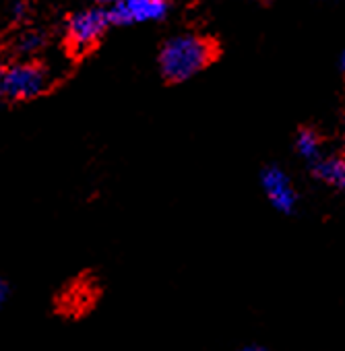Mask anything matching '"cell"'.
Masks as SVG:
<instances>
[{
  "label": "cell",
  "instance_id": "1",
  "mask_svg": "<svg viewBox=\"0 0 345 351\" xmlns=\"http://www.w3.org/2000/svg\"><path fill=\"white\" fill-rule=\"evenodd\" d=\"M213 58V48L199 36H176L165 42L159 54V66L165 79L187 81L201 73Z\"/></svg>",
  "mask_w": 345,
  "mask_h": 351
},
{
  "label": "cell",
  "instance_id": "2",
  "mask_svg": "<svg viewBox=\"0 0 345 351\" xmlns=\"http://www.w3.org/2000/svg\"><path fill=\"white\" fill-rule=\"evenodd\" d=\"M48 85H50V77L38 64L19 62L7 69H0V97L29 99L44 93Z\"/></svg>",
  "mask_w": 345,
  "mask_h": 351
},
{
  "label": "cell",
  "instance_id": "3",
  "mask_svg": "<svg viewBox=\"0 0 345 351\" xmlns=\"http://www.w3.org/2000/svg\"><path fill=\"white\" fill-rule=\"evenodd\" d=\"M112 25L110 13L104 9H85L77 13L69 23V40L77 50L91 48Z\"/></svg>",
  "mask_w": 345,
  "mask_h": 351
},
{
  "label": "cell",
  "instance_id": "4",
  "mask_svg": "<svg viewBox=\"0 0 345 351\" xmlns=\"http://www.w3.org/2000/svg\"><path fill=\"white\" fill-rule=\"evenodd\" d=\"M167 11L163 0H120L108 9L110 21L116 25H139L159 21Z\"/></svg>",
  "mask_w": 345,
  "mask_h": 351
},
{
  "label": "cell",
  "instance_id": "5",
  "mask_svg": "<svg viewBox=\"0 0 345 351\" xmlns=\"http://www.w3.org/2000/svg\"><path fill=\"white\" fill-rule=\"evenodd\" d=\"M261 186L269 199V203L281 211V213H292L296 203H298V197H296V191L287 178V173L275 165H269L261 171Z\"/></svg>",
  "mask_w": 345,
  "mask_h": 351
},
{
  "label": "cell",
  "instance_id": "6",
  "mask_svg": "<svg viewBox=\"0 0 345 351\" xmlns=\"http://www.w3.org/2000/svg\"><path fill=\"white\" fill-rule=\"evenodd\" d=\"M314 176L324 184L345 191V159L341 157H324L316 159L314 163Z\"/></svg>",
  "mask_w": 345,
  "mask_h": 351
},
{
  "label": "cell",
  "instance_id": "7",
  "mask_svg": "<svg viewBox=\"0 0 345 351\" xmlns=\"http://www.w3.org/2000/svg\"><path fill=\"white\" fill-rule=\"evenodd\" d=\"M296 151L300 153V157H304L308 161H316L320 155V141H318L316 132L302 130L296 138Z\"/></svg>",
  "mask_w": 345,
  "mask_h": 351
},
{
  "label": "cell",
  "instance_id": "8",
  "mask_svg": "<svg viewBox=\"0 0 345 351\" xmlns=\"http://www.w3.org/2000/svg\"><path fill=\"white\" fill-rule=\"evenodd\" d=\"M19 46H21L23 52H34V50H38V48L42 46V38L36 36V34H29V36H25V38L21 40Z\"/></svg>",
  "mask_w": 345,
  "mask_h": 351
},
{
  "label": "cell",
  "instance_id": "9",
  "mask_svg": "<svg viewBox=\"0 0 345 351\" xmlns=\"http://www.w3.org/2000/svg\"><path fill=\"white\" fill-rule=\"evenodd\" d=\"M7 300H9V285H7L5 279H0V310H3Z\"/></svg>",
  "mask_w": 345,
  "mask_h": 351
},
{
  "label": "cell",
  "instance_id": "10",
  "mask_svg": "<svg viewBox=\"0 0 345 351\" xmlns=\"http://www.w3.org/2000/svg\"><path fill=\"white\" fill-rule=\"evenodd\" d=\"M97 3H102V5H116V3H120V0H97Z\"/></svg>",
  "mask_w": 345,
  "mask_h": 351
},
{
  "label": "cell",
  "instance_id": "11",
  "mask_svg": "<svg viewBox=\"0 0 345 351\" xmlns=\"http://www.w3.org/2000/svg\"><path fill=\"white\" fill-rule=\"evenodd\" d=\"M240 351H265V349H261V347H244Z\"/></svg>",
  "mask_w": 345,
  "mask_h": 351
},
{
  "label": "cell",
  "instance_id": "12",
  "mask_svg": "<svg viewBox=\"0 0 345 351\" xmlns=\"http://www.w3.org/2000/svg\"><path fill=\"white\" fill-rule=\"evenodd\" d=\"M341 69L345 71V50H343V54H341Z\"/></svg>",
  "mask_w": 345,
  "mask_h": 351
},
{
  "label": "cell",
  "instance_id": "13",
  "mask_svg": "<svg viewBox=\"0 0 345 351\" xmlns=\"http://www.w3.org/2000/svg\"><path fill=\"white\" fill-rule=\"evenodd\" d=\"M163 3H167V0H163Z\"/></svg>",
  "mask_w": 345,
  "mask_h": 351
}]
</instances>
